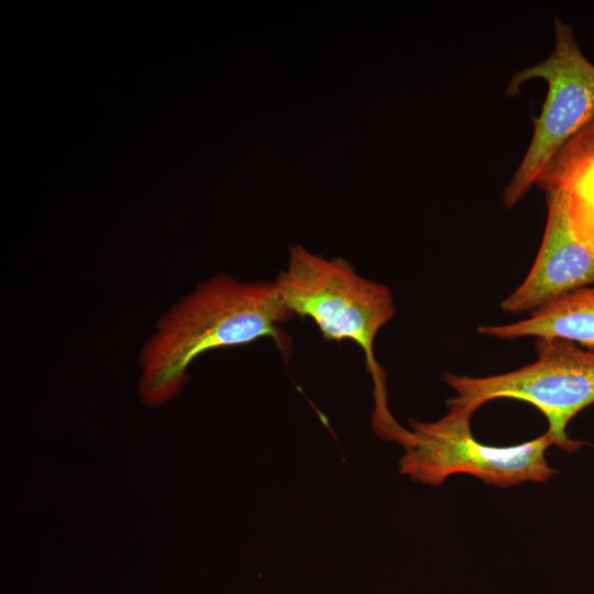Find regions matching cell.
<instances>
[{"instance_id":"obj_1","label":"cell","mask_w":594,"mask_h":594,"mask_svg":"<svg viewBox=\"0 0 594 594\" xmlns=\"http://www.w3.org/2000/svg\"><path fill=\"white\" fill-rule=\"evenodd\" d=\"M293 315L273 282H241L219 274L183 297L158 320L139 356L142 400L158 406L176 397L201 354L272 338L284 356L290 340L280 326Z\"/></svg>"},{"instance_id":"obj_2","label":"cell","mask_w":594,"mask_h":594,"mask_svg":"<svg viewBox=\"0 0 594 594\" xmlns=\"http://www.w3.org/2000/svg\"><path fill=\"white\" fill-rule=\"evenodd\" d=\"M274 283L287 310L314 320L326 341L348 340L362 349L376 384L375 416L388 415L374 354L378 331L395 314L388 287L359 275L343 258H326L299 244L289 245L287 265Z\"/></svg>"},{"instance_id":"obj_3","label":"cell","mask_w":594,"mask_h":594,"mask_svg":"<svg viewBox=\"0 0 594 594\" xmlns=\"http://www.w3.org/2000/svg\"><path fill=\"white\" fill-rule=\"evenodd\" d=\"M537 359L515 371L486 377L447 373L443 382L455 392L448 407L474 413L496 398L527 402L548 420L554 446L573 453L584 442L566 435V425L594 404V350L559 339H537Z\"/></svg>"},{"instance_id":"obj_4","label":"cell","mask_w":594,"mask_h":594,"mask_svg":"<svg viewBox=\"0 0 594 594\" xmlns=\"http://www.w3.org/2000/svg\"><path fill=\"white\" fill-rule=\"evenodd\" d=\"M472 415L449 408L437 421L409 419L411 430L405 429L398 439L405 447L400 473L414 482L435 486L453 474H470L498 487L544 482L557 473L546 459L547 449L554 446L548 431L516 446H487L472 436Z\"/></svg>"},{"instance_id":"obj_5","label":"cell","mask_w":594,"mask_h":594,"mask_svg":"<svg viewBox=\"0 0 594 594\" xmlns=\"http://www.w3.org/2000/svg\"><path fill=\"white\" fill-rule=\"evenodd\" d=\"M553 25L552 53L543 62L516 73L506 88V94L513 96L531 78L548 82L541 112L534 119L530 144L503 190L506 208L518 202L557 152L594 120V64L581 51L571 25L560 19Z\"/></svg>"},{"instance_id":"obj_6","label":"cell","mask_w":594,"mask_h":594,"mask_svg":"<svg viewBox=\"0 0 594 594\" xmlns=\"http://www.w3.org/2000/svg\"><path fill=\"white\" fill-rule=\"evenodd\" d=\"M544 193L548 216L542 242L525 280L502 301L505 312H532L594 284V250L573 232L561 195Z\"/></svg>"},{"instance_id":"obj_7","label":"cell","mask_w":594,"mask_h":594,"mask_svg":"<svg viewBox=\"0 0 594 594\" xmlns=\"http://www.w3.org/2000/svg\"><path fill=\"white\" fill-rule=\"evenodd\" d=\"M535 185L561 195L573 232L594 250V120L557 152Z\"/></svg>"},{"instance_id":"obj_8","label":"cell","mask_w":594,"mask_h":594,"mask_svg":"<svg viewBox=\"0 0 594 594\" xmlns=\"http://www.w3.org/2000/svg\"><path fill=\"white\" fill-rule=\"evenodd\" d=\"M479 333L499 340L524 337L559 339L594 350V286L572 292L530 314L526 319L480 326Z\"/></svg>"}]
</instances>
